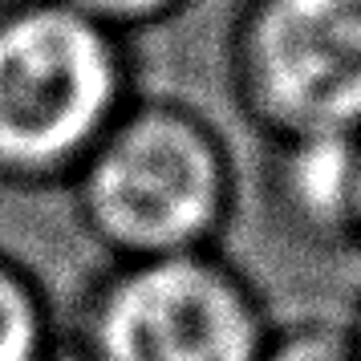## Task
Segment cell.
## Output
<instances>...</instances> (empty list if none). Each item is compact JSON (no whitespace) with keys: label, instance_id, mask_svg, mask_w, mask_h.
Listing matches in <instances>:
<instances>
[{"label":"cell","instance_id":"cell-3","mask_svg":"<svg viewBox=\"0 0 361 361\" xmlns=\"http://www.w3.org/2000/svg\"><path fill=\"white\" fill-rule=\"evenodd\" d=\"M272 312L224 252L106 264L66 317L78 361H260Z\"/></svg>","mask_w":361,"mask_h":361},{"label":"cell","instance_id":"cell-8","mask_svg":"<svg viewBox=\"0 0 361 361\" xmlns=\"http://www.w3.org/2000/svg\"><path fill=\"white\" fill-rule=\"evenodd\" d=\"M57 4L134 41L138 33H150V29H163L171 20L187 17L199 0H57Z\"/></svg>","mask_w":361,"mask_h":361},{"label":"cell","instance_id":"cell-2","mask_svg":"<svg viewBox=\"0 0 361 361\" xmlns=\"http://www.w3.org/2000/svg\"><path fill=\"white\" fill-rule=\"evenodd\" d=\"M134 98L130 37L57 0H0V187L66 191Z\"/></svg>","mask_w":361,"mask_h":361},{"label":"cell","instance_id":"cell-10","mask_svg":"<svg viewBox=\"0 0 361 361\" xmlns=\"http://www.w3.org/2000/svg\"><path fill=\"white\" fill-rule=\"evenodd\" d=\"M345 321H349V337H353V349H357V357H361V296H357V305H353V312H349Z\"/></svg>","mask_w":361,"mask_h":361},{"label":"cell","instance_id":"cell-5","mask_svg":"<svg viewBox=\"0 0 361 361\" xmlns=\"http://www.w3.org/2000/svg\"><path fill=\"white\" fill-rule=\"evenodd\" d=\"M264 199L293 240L353 256V195L361 138L264 142Z\"/></svg>","mask_w":361,"mask_h":361},{"label":"cell","instance_id":"cell-1","mask_svg":"<svg viewBox=\"0 0 361 361\" xmlns=\"http://www.w3.org/2000/svg\"><path fill=\"white\" fill-rule=\"evenodd\" d=\"M66 195L106 264L224 252L240 212V163L212 114L138 90Z\"/></svg>","mask_w":361,"mask_h":361},{"label":"cell","instance_id":"cell-9","mask_svg":"<svg viewBox=\"0 0 361 361\" xmlns=\"http://www.w3.org/2000/svg\"><path fill=\"white\" fill-rule=\"evenodd\" d=\"M353 256L361 260V154H357V195H353Z\"/></svg>","mask_w":361,"mask_h":361},{"label":"cell","instance_id":"cell-4","mask_svg":"<svg viewBox=\"0 0 361 361\" xmlns=\"http://www.w3.org/2000/svg\"><path fill=\"white\" fill-rule=\"evenodd\" d=\"M224 78L260 147L361 138V0H235Z\"/></svg>","mask_w":361,"mask_h":361},{"label":"cell","instance_id":"cell-7","mask_svg":"<svg viewBox=\"0 0 361 361\" xmlns=\"http://www.w3.org/2000/svg\"><path fill=\"white\" fill-rule=\"evenodd\" d=\"M260 361H361L349 337V321L329 317H300V321H272Z\"/></svg>","mask_w":361,"mask_h":361},{"label":"cell","instance_id":"cell-6","mask_svg":"<svg viewBox=\"0 0 361 361\" xmlns=\"http://www.w3.org/2000/svg\"><path fill=\"white\" fill-rule=\"evenodd\" d=\"M66 337L45 280L0 247V361H53Z\"/></svg>","mask_w":361,"mask_h":361}]
</instances>
